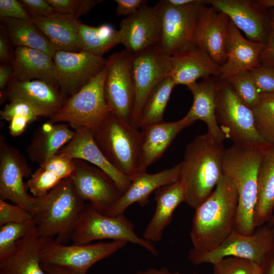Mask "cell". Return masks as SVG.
Segmentation results:
<instances>
[{
  "label": "cell",
  "instance_id": "obj_28",
  "mask_svg": "<svg viewBox=\"0 0 274 274\" xmlns=\"http://www.w3.org/2000/svg\"><path fill=\"white\" fill-rule=\"evenodd\" d=\"M42 240L35 226L8 255L0 259V274H47L41 265Z\"/></svg>",
  "mask_w": 274,
  "mask_h": 274
},
{
  "label": "cell",
  "instance_id": "obj_41",
  "mask_svg": "<svg viewBox=\"0 0 274 274\" xmlns=\"http://www.w3.org/2000/svg\"><path fill=\"white\" fill-rule=\"evenodd\" d=\"M213 274H263L262 266L251 260L227 257L213 264Z\"/></svg>",
  "mask_w": 274,
  "mask_h": 274
},
{
  "label": "cell",
  "instance_id": "obj_24",
  "mask_svg": "<svg viewBox=\"0 0 274 274\" xmlns=\"http://www.w3.org/2000/svg\"><path fill=\"white\" fill-rule=\"evenodd\" d=\"M191 124L184 117L176 121L162 122L141 128V143L138 161V174L158 161L176 136Z\"/></svg>",
  "mask_w": 274,
  "mask_h": 274
},
{
  "label": "cell",
  "instance_id": "obj_11",
  "mask_svg": "<svg viewBox=\"0 0 274 274\" xmlns=\"http://www.w3.org/2000/svg\"><path fill=\"white\" fill-rule=\"evenodd\" d=\"M208 1L196 0L184 6L159 1L155 6L162 22L159 48L172 56L191 45L196 23L202 6Z\"/></svg>",
  "mask_w": 274,
  "mask_h": 274
},
{
  "label": "cell",
  "instance_id": "obj_19",
  "mask_svg": "<svg viewBox=\"0 0 274 274\" xmlns=\"http://www.w3.org/2000/svg\"><path fill=\"white\" fill-rule=\"evenodd\" d=\"M229 22L225 13L205 4L200 10L193 33V44L206 52L219 66L227 59Z\"/></svg>",
  "mask_w": 274,
  "mask_h": 274
},
{
  "label": "cell",
  "instance_id": "obj_48",
  "mask_svg": "<svg viewBox=\"0 0 274 274\" xmlns=\"http://www.w3.org/2000/svg\"><path fill=\"white\" fill-rule=\"evenodd\" d=\"M9 38L5 26L0 25V62L12 64L15 50Z\"/></svg>",
  "mask_w": 274,
  "mask_h": 274
},
{
  "label": "cell",
  "instance_id": "obj_47",
  "mask_svg": "<svg viewBox=\"0 0 274 274\" xmlns=\"http://www.w3.org/2000/svg\"><path fill=\"white\" fill-rule=\"evenodd\" d=\"M19 2L31 17H45L55 13L47 0H20Z\"/></svg>",
  "mask_w": 274,
  "mask_h": 274
},
{
  "label": "cell",
  "instance_id": "obj_3",
  "mask_svg": "<svg viewBox=\"0 0 274 274\" xmlns=\"http://www.w3.org/2000/svg\"><path fill=\"white\" fill-rule=\"evenodd\" d=\"M263 151L232 145L225 149L223 157L222 174L233 183L238 195L234 230L244 235L252 234L256 229L258 176Z\"/></svg>",
  "mask_w": 274,
  "mask_h": 274
},
{
  "label": "cell",
  "instance_id": "obj_30",
  "mask_svg": "<svg viewBox=\"0 0 274 274\" xmlns=\"http://www.w3.org/2000/svg\"><path fill=\"white\" fill-rule=\"evenodd\" d=\"M31 21L57 51H81L78 39L81 21L67 15L54 13L45 17H32Z\"/></svg>",
  "mask_w": 274,
  "mask_h": 274
},
{
  "label": "cell",
  "instance_id": "obj_50",
  "mask_svg": "<svg viewBox=\"0 0 274 274\" xmlns=\"http://www.w3.org/2000/svg\"><path fill=\"white\" fill-rule=\"evenodd\" d=\"M13 74V66L11 64L1 63L0 65V90L1 104L5 99V92L7 87Z\"/></svg>",
  "mask_w": 274,
  "mask_h": 274
},
{
  "label": "cell",
  "instance_id": "obj_21",
  "mask_svg": "<svg viewBox=\"0 0 274 274\" xmlns=\"http://www.w3.org/2000/svg\"><path fill=\"white\" fill-rule=\"evenodd\" d=\"M264 46V43L244 38L229 19L226 45L227 59L219 66L218 79L225 80L260 65V54Z\"/></svg>",
  "mask_w": 274,
  "mask_h": 274
},
{
  "label": "cell",
  "instance_id": "obj_36",
  "mask_svg": "<svg viewBox=\"0 0 274 274\" xmlns=\"http://www.w3.org/2000/svg\"><path fill=\"white\" fill-rule=\"evenodd\" d=\"M175 86L172 78L168 76L154 88L143 106L139 128L164 121V111Z\"/></svg>",
  "mask_w": 274,
  "mask_h": 274
},
{
  "label": "cell",
  "instance_id": "obj_22",
  "mask_svg": "<svg viewBox=\"0 0 274 274\" xmlns=\"http://www.w3.org/2000/svg\"><path fill=\"white\" fill-rule=\"evenodd\" d=\"M74 130L73 138L57 154L73 159L83 160L98 167L111 177L122 193L125 192L131 180L110 163L97 146L89 129L79 128Z\"/></svg>",
  "mask_w": 274,
  "mask_h": 274
},
{
  "label": "cell",
  "instance_id": "obj_8",
  "mask_svg": "<svg viewBox=\"0 0 274 274\" xmlns=\"http://www.w3.org/2000/svg\"><path fill=\"white\" fill-rule=\"evenodd\" d=\"M107 239L125 241L143 247L154 256L158 255L153 243L139 236L133 223L124 214L105 215L88 202L75 224L70 241L81 245Z\"/></svg>",
  "mask_w": 274,
  "mask_h": 274
},
{
  "label": "cell",
  "instance_id": "obj_51",
  "mask_svg": "<svg viewBox=\"0 0 274 274\" xmlns=\"http://www.w3.org/2000/svg\"><path fill=\"white\" fill-rule=\"evenodd\" d=\"M263 274H274V244L262 265Z\"/></svg>",
  "mask_w": 274,
  "mask_h": 274
},
{
  "label": "cell",
  "instance_id": "obj_5",
  "mask_svg": "<svg viewBox=\"0 0 274 274\" xmlns=\"http://www.w3.org/2000/svg\"><path fill=\"white\" fill-rule=\"evenodd\" d=\"M215 115L225 139L233 145L264 150L270 146L259 134L252 109L246 105L226 80L218 79Z\"/></svg>",
  "mask_w": 274,
  "mask_h": 274
},
{
  "label": "cell",
  "instance_id": "obj_56",
  "mask_svg": "<svg viewBox=\"0 0 274 274\" xmlns=\"http://www.w3.org/2000/svg\"><path fill=\"white\" fill-rule=\"evenodd\" d=\"M267 224L270 226L274 227V213H273L269 221L267 222Z\"/></svg>",
  "mask_w": 274,
  "mask_h": 274
},
{
  "label": "cell",
  "instance_id": "obj_26",
  "mask_svg": "<svg viewBox=\"0 0 274 274\" xmlns=\"http://www.w3.org/2000/svg\"><path fill=\"white\" fill-rule=\"evenodd\" d=\"M154 213L143 232V238L152 243L160 241L170 223L177 208L185 201L186 190L181 179L162 186L155 192Z\"/></svg>",
  "mask_w": 274,
  "mask_h": 274
},
{
  "label": "cell",
  "instance_id": "obj_52",
  "mask_svg": "<svg viewBox=\"0 0 274 274\" xmlns=\"http://www.w3.org/2000/svg\"><path fill=\"white\" fill-rule=\"evenodd\" d=\"M43 269L47 274H77L66 268L47 264L41 263Z\"/></svg>",
  "mask_w": 274,
  "mask_h": 274
},
{
  "label": "cell",
  "instance_id": "obj_23",
  "mask_svg": "<svg viewBox=\"0 0 274 274\" xmlns=\"http://www.w3.org/2000/svg\"><path fill=\"white\" fill-rule=\"evenodd\" d=\"M180 179V163L156 173L150 174L147 171L139 173L131 180L130 185L122 194L109 216L124 214L126 210L134 203H138L141 207L145 206L153 192Z\"/></svg>",
  "mask_w": 274,
  "mask_h": 274
},
{
  "label": "cell",
  "instance_id": "obj_16",
  "mask_svg": "<svg viewBox=\"0 0 274 274\" xmlns=\"http://www.w3.org/2000/svg\"><path fill=\"white\" fill-rule=\"evenodd\" d=\"M58 88L67 99L106 66L107 59L85 51H57L53 58Z\"/></svg>",
  "mask_w": 274,
  "mask_h": 274
},
{
  "label": "cell",
  "instance_id": "obj_35",
  "mask_svg": "<svg viewBox=\"0 0 274 274\" xmlns=\"http://www.w3.org/2000/svg\"><path fill=\"white\" fill-rule=\"evenodd\" d=\"M78 39L81 51L102 57L103 54L120 44L119 30L110 24L93 26L82 23L79 25Z\"/></svg>",
  "mask_w": 274,
  "mask_h": 274
},
{
  "label": "cell",
  "instance_id": "obj_29",
  "mask_svg": "<svg viewBox=\"0 0 274 274\" xmlns=\"http://www.w3.org/2000/svg\"><path fill=\"white\" fill-rule=\"evenodd\" d=\"M75 130L67 123L42 124L33 133L26 151L30 160L39 165L57 154L73 138Z\"/></svg>",
  "mask_w": 274,
  "mask_h": 274
},
{
  "label": "cell",
  "instance_id": "obj_54",
  "mask_svg": "<svg viewBox=\"0 0 274 274\" xmlns=\"http://www.w3.org/2000/svg\"><path fill=\"white\" fill-rule=\"evenodd\" d=\"M167 2L174 6H184L187 5H191L196 0H166Z\"/></svg>",
  "mask_w": 274,
  "mask_h": 274
},
{
  "label": "cell",
  "instance_id": "obj_42",
  "mask_svg": "<svg viewBox=\"0 0 274 274\" xmlns=\"http://www.w3.org/2000/svg\"><path fill=\"white\" fill-rule=\"evenodd\" d=\"M55 13L71 16L77 19L86 14L100 0H47Z\"/></svg>",
  "mask_w": 274,
  "mask_h": 274
},
{
  "label": "cell",
  "instance_id": "obj_43",
  "mask_svg": "<svg viewBox=\"0 0 274 274\" xmlns=\"http://www.w3.org/2000/svg\"><path fill=\"white\" fill-rule=\"evenodd\" d=\"M33 219L26 209L0 199V226L10 223H22Z\"/></svg>",
  "mask_w": 274,
  "mask_h": 274
},
{
  "label": "cell",
  "instance_id": "obj_6",
  "mask_svg": "<svg viewBox=\"0 0 274 274\" xmlns=\"http://www.w3.org/2000/svg\"><path fill=\"white\" fill-rule=\"evenodd\" d=\"M106 158L132 180L138 174L141 132L110 112L92 133Z\"/></svg>",
  "mask_w": 274,
  "mask_h": 274
},
{
  "label": "cell",
  "instance_id": "obj_15",
  "mask_svg": "<svg viewBox=\"0 0 274 274\" xmlns=\"http://www.w3.org/2000/svg\"><path fill=\"white\" fill-rule=\"evenodd\" d=\"M74 160L70 177L78 194L98 212L109 215L122 193L102 169L84 160Z\"/></svg>",
  "mask_w": 274,
  "mask_h": 274
},
{
  "label": "cell",
  "instance_id": "obj_1",
  "mask_svg": "<svg viewBox=\"0 0 274 274\" xmlns=\"http://www.w3.org/2000/svg\"><path fill=\"white\" fill-rule=\"evenodd\" d=\"M237 204L236 188L223 175L211 195L195 209L190 232L192 249L207 252L219 245L234 230Z\"/></svg>",
  "mask_w": 274,
  "mask_h": 274
},
{
  "label": "cell",
  "instance_id": "obj_7",
  "mask_svg": "<svg viewBox=\"0 0 274 274\" xmlns=\"http://www.w3.org/2000/svg\"><path fill=\"white\" fill-rule=\"evenodd\" d=\"M106 66L79 91L67 98L48 121L67 123L74 129L85 128L93 133L111 112L105 94Z\"/></svg>",
  "mask_w": 274,
  "mask_h": 274
},
{
  "label": "cell",
  "instance_id": "obj_39",
  "mask_svg": "<svg viewBox=\"0 0 274 274\" xmlns=\"http://www.w3.org/2000/svg\"><path fill=\"white\" fill-rule=\"evenodd\" d=\"M32 220L0 226V259L8 255L17 243L35 227Z\"/></svg>",
  "mask_w": 274,
  "mask_h": 274
},
{
  "label": "cell",
  "instance_id": "obj_27",
  "mask_svg": "<svg viewBox=\"0 0 274 274\" xmlns=\"http://www.w3.org/2000/svg\"><path fill=\"white\" fill-rule=\"evenodd\" d=\"M218 78L211 76L187 87L193 95L192 105L184 117L192 124L195 121L204 122L207 133L223 142L225 139L215 115L216 87Z\"/></svg>",
  "mask_w": 274,
  "mask_h": 274
},
{
  "label": "cell",
  "instance_id": "obj_55",
  "mask_svg": "<svg viewBox=\"0 0 274 274\" xmlns=\"http://www.w3.org/2000/svg\"><path fill=\"white\" fill-rule=\"evenodd\" d=\"M257 1L259 4L266 8H274V0H257Z\"/></svg>",
  "mask_w": 274,
  "mask_h": 274
},
{
  "label": "cell",
  "instance_id": "obj_2",
  "mask_svg": "<svg viewBox=\"0 0 274 274\" xmlns=\"http://www.w3.org/2000/svg\"><path fill=\"white\" fill-rule=\"evenodd\" d=\"M223 142L208 133L196 136L186 146L180 163L185 202L195 209L212 193L222 174Z\"/></svg>",
  "mask_w": 274,
  "mask_h": 274
},
{
  "label": "cell",
  "instance_id": "obj_12",
  "mask_svg": "<svg viewBox=\"0 0 274 274\" xmlns=\"http://www.w3.org/2000/svg\"><path fill=\"white\" fill-rule=\"evenodd\" d=\"M132 59L133 55L126 49L110 55L107 61L104 86L111 112L129 124L135 95Z\"/></svg>",
  "mask_w": 274,
  "mask_h": 274
},
{
  "label": "cell",
  "instance_id": "obj_45",
  "mask_svg": "<svg viewBox=\"0 0 274 274\" xmlns=\"http://www.w3.org/2000/svg\"><path fill=\"white\" fill-rule=\"evenodd\" d=\"M0 18L31 21L30 14L16 0H0Z\"/></svg>",
  "mask_w": 274,
  "mask_h": 274
},
{
  "label": "cell",
  "instance_id": "obj_40",
  "mask_svg": "<svg viewBox=\"0 0 274 274\" xmlns=\"http://www.w3.org/2000/svg\"><path fill=\"white\" fill-rule=\"evenodd\" d=\"M226 80L242 101L251 109L258 102L261 94L257 88L250 71L232 76Z\"/></svg>",
  "mask_w": 274,
  "mask_h": 274
},
{
  "label": "cell",
  "instance_id": "obj_10",
  "mask_svg": "<svg viewBox=\"0 0 274 274\" xmlns=\"http://www.w3.org/2000/svg\"><path fill=\"white\" fill-rule=\"evenodd\" d=\"M42 239L41 263L62 266L77 274H86L94 264L112 256L127 243L123 241H112L66 245L55 238Z\"/></svg>",
  "mask_w": 274,
  "mask_h": 274
},
{
  "label": "cell",
  "instance_id": "obj_33",
  "mask_svg": "<svg viewBox=\"0 0 274 274\" xmlns=\"http://www.w3.org/2000/svg\"><path fill=\"white\" fill-rule=\"evenodd\" d=\"M74 168L73 159L57 154L31 174L26 183L28 190L35 197L43 196L61 181L71 177Z\"/></svg>",
  "mask_w": 274,
  "mask_h": 274
},
{
  "label": "cell",
  "instance_id": "obj_34",
  "mask_svg": "<svg viewBox=\"0 0 274 274\" xmlns=\"http://www.w3.org/2000/svg\"><path fill=\"white\" fill-rule=\"evenodd\" d=\"M15 48L25 47L44 52L53 58L56 52L42 31L31 21L1 19Z\"/></svg>",
  "mask_w": 274,
  "mask_h": 274
},
{
  "label": "cell",
  "instance_id": "obj_37",
  "mask_svg": "<svg viewBox=\"0 0 274 274\" xmlns=\"http://www.w3.org/2000/svg\"><path fill=\"white\" fill-rule=\"evenodd\" d=\"M1 118L9 122V133L13 137L20 135L27 125L40 116L28 104L22 100H10L0 112Z\"/></svg>",
  "mask_w": 274,
  "mask_h": 274
},
{
  "label": "cell",
  "instance_id": "obj_13",
  "mask_svg": "<svg viewBox=\"0 0 274 274\" xmlns=\"http://www.w3.org/2000/svg\"><path fill=\"white\" fill-rule=\"evenodd\" d=\"M170 56L157 46L133 55L132 75L135 95L130 125L139 128L143 106L154 88L170 76Z\"/></svg>",
  "mask_w": 274,
  "mask_h": 274
},
{
  "label": "cell",
  "instance_id": "obj_25",
  "mask_svg": "<svg viewBox=\"0 0 274 274\" xmlns=\"http://www.w3.org/2000/svg\"><path fill=\"white\" fill-rule=\"evenodd\" d=\"M170 76L176 85L187 86L199 78L219 76V66L193 44L170 56Z\"/></svg>",
  "mask_w": 274,
  "mask_h": 274
},
{
  "label": "cell",
  "instance_id": "obj_31",
  "mask_svg": "<svg viewBox=\"0 0 274 274\" xmlns=\"http://www.w3.org/2000/svg\"><path fill=\"white\" fill-rule=\"evenodd\" d=\"M12 78L19 81L39 80L58 87L53 59L40 50L15 48Z\"/></svg>",
  "mask_w": 274,
  "mask_h": 274
},
{
  "label": "cell",
  "instance_id": "obj_49",
  "mask_svg": "<svg viewBox=\"0 0 274 274\" xmlns=\"http://www.w3.org/2000/svg\"><path fill=\"white\" fill-rule=\"evenodd\" d=\"M118 16L127 17L135 13L143 6L147 4L146 0H115Z\"/></svg>",
  "mask_w": 274,
  "mask_h": 274
},
{
  "label": "cell",
  "instance_id": "obj_4",
  "mask_svg": "<svg viewBox=\"0 0 274 274\" xmlns=\"http://www.w3.org/2000/svg\"><path fill=\"white\" fill-rule=\"evenodd\" d=\"M71 178L61 181L48 193L36 197L32 212L37 232L43 239L70 241L75 224L86 205Z\"/></svg>",
  "mask_w": 274,
  "mask_h": 274
},
{
  "label": "cell",
  "instance_id": "obj_9",
  "mask_svg": "<svg viewBox=\"0 0 274 274\" xmlns=\"http://www.w3.org/2000/svg\"><path fill=\"white\" fill-rule=\"evenodd\" d=\"M274 244V227L267 224L257 228L250 235H244L233 230L217 247L207 252L191 249L189 260L194 265L214 264L227 257H237L251 260L262 266Z\"/></svg>",
  "mask_w": 274,
  "mask_h": 274
},
{
  "label": "cell",
  "instance_id": "obj_20",
  "mask_svg": "<svg viewBox=\"0 0 274 274\" xmlns=\"http://www.w3.org/2000/svg\"><path fill=\"white\" fill-rule=\"evenodd\" d=\"M17 99L31 106L40 117L48 118L61 108L65 99L58 87L44 81H19L11 78L6 90L5 99Z\"/></svg>",
  "mask_w": 274,
  "mask_h": 274
},
{
  "label": "cell",
  "instance_id": "obj_44",
  "mask_svg": "<svg viewBox=\"0 0 274 274\" xmlns=\"http://www.w3.org/2000/svg\"><path fill=\"white\" fill-rule=\"evenodd\" d=\"M251 77L261 94L274 92V68L261 64L250 71Z\"/></svg>",
  "mask_w": 274,
  "mask_h": 274
},
{
  "label": "cell",
  "instance_id": "obj_18",
  "mask_svg": "<svg viewBox=\"0 0 274 274\" xmlns=\"http://www.w3.org/2000/svg\"><path fill=\"white\" fill-rule=\"evenodd\" d=\"M208 2L227 15L248 40L265 43L269 32L268 8L252 0H209Z\"/></svg>",
  "mask_w": 274,
  "mask_h": 274
},
{
  "label": "cell",
  "instance_id": "obj_17",
  "mask_svg": "<svg viewBox=\"0 0 274 274\" xmlns=\"http://www.w3.org/2000/svg\"><path fill=\"white\" fill-rule=\"evenodd\" d=\"M119 30L120 44L133 55L159 46L162 22L156 7L144 5L122 20Z\"/></svg>",
  "mask_w": 274,
  "mask_h": 274
},
{
  "label": "cell",
  "instance_id": "obj_46",
  "mask_svg": "<svg viewBox=\"0 0 274 274\" xmlns=\"http://www.w3.org/2000/svg\"><path fill=\"white\" fill-rule=\"evenodd\" d=\"M269 32L260 54L261 64L274 68V8L268 9Z\"/></svg>",
  "mask_w": 274,
  "mask_h": 274
},
{
  "label": "cell",
  "instance_id": "obj_14",
  "mask_svg": "<svg viewBox=\"0 0 274 274\" xmlns=\"http://www.w3.org/2000/svg\"><path fill=\"white\" fill-rule=\"evenodd\" d=\"M32 170L20 151L0 136V199L10 200L31 214L36 197L28 192L24 180Z\"/></svg>",
  "mask_w": 274,
  "mask_h": 274
},
{
  "label": "cell",
  "instance_id": "obj_53",
  "mask_svg": "<svg viewBox=\"0 0 274 274\" xmlns=\"http://www.w3.org/2000/svg\"><path fill=\"white\" fill-rule=\"evenodd\" d=\"M135 274H182L179 272H172L169 271L166 268L163 267L158 269L154 267L148 268L144 270H138ZM188 274H199L197 272H192Z\"/></svg>",
  "mask_w": 274,
  "mask_h": 274
},
{
  "label": "cell",
  "instance_id": "obj_32",
  "mask_svg": "<svg viewBox=\"0 0 274 274\" xmlns=\"http://www.w3.org/2000/svg\"><path fill=\"white\" fill-rule=\"evenodd\" d=\"M274 213V145L264 150L258 176L255 228L267 223Z\"/></svg>",
  "mask_w": 274,
  "mask_h": 274
},
{
  "label": "cell",
  "instance_id": "obj_38",
  "mask_svg": "<svg viewBox=\"0 0 274 274\" xmlns=\"http://www.w3.org/2000/svg\"><path fill=\"white\" fill-rule=\"evenodd\" d=\"M252 111L259 134L268 144L274 145V92L261 94Z\"/></svg>",
  "mask_w": 274,
  "mask_h": 274
}]
</instances>
